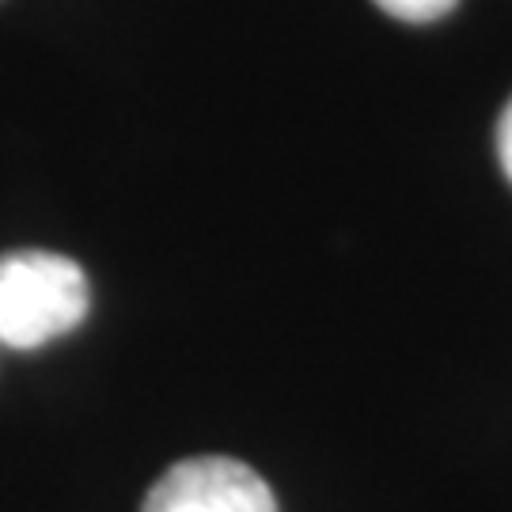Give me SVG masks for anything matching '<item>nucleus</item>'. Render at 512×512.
<instances>
[{
	"label": "nucleus",
	"instance_id": "2",
	"mask_svg": "<svg viewBox=\"0 0 512 512\" xmlns=\"http://www.w3.org/2000/svg\"><path fill=\"white\" fill-rule=\"evenodd\" d=\"M141 512H277V497L239 459L194 456L167 467Z\"/></svg>",
	"mask_w": 512,
	"mask_h": 512
},
{
	"label": "nucleus",
	"instance_id": "4",
	"mask_svg": "<svg viewBox=\"0 0 512 512\" xmlns=\"http://www.w3.org/2000/svg\"><path fill=\"white\" fill-rule=\"evenodd\" d=\"M497 160L505 167V175H509L512 183V99L509 107L501 110V122H497Z\"/></svg>",
	"mask_w": 512,
	"mask_h": 512
},
{
	"label": "nucleus",
	"instance_id": "1",
	"mask_svg": "<svg viewBox=\"0 0 512 512\" xmlns=\"http://www.w3.org/2000/svg\"><path fill=\"white\" fill-rule=\"evenodd\" d=\"M88 277L73 258L16 251L0 258V342L38 349L69 334L88 315Z\"/></svg>",
	"mask_w": 512,
	"mask_h": 512
},
{
	"label": "nucleus",
	"instance_id": "3",
	"mask_svg": "<svg viewBox=\"0 0 512 512\" xmlns=\"http://www.w3.org/2000/svg\"><path fill=\"white\" fill-rule=\"evenodd\" d=\"M459 0H376V8H384L387 16L403 19V23H433L448 16Z\"/></svg>",
	"mask_w": 512,
	"mask_h": 512
}]
</instances>
